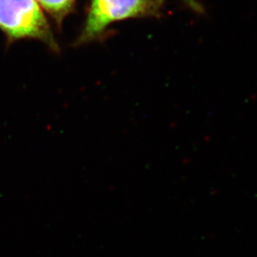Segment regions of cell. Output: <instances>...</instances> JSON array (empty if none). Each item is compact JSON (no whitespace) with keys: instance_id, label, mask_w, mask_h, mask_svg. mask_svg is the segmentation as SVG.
Wrapping results in <instances>:
<instances>
[{"instance_id":"obj_2","label":"cell","mask_w":257,"mask_h":257,"mask_svg":"<svg viewBox=\"0 0 257 257\" xmlns=\"http://www.w3.org/2000/svg\"><path fill=\"white\" fill-rule=\"evenodd\" d=\"M165 0H91L78 44L97 39L110 25L136 18L157 17Z\"/></svg>"},{"instance_id":"obj_1","label":"cell","mask_w":257,"mask_h":257,"mask_svg":"<svg viewBox=\"0 0 257 257\" xmlns=\"http://www.w3.org/2000/svg\"><path fill=\"white\" fill-rule=\"evenodd\" d=\"M0 31L9 41L36 39L58 51L50 25L37 0H0Z\"/></svg>"},{"instance_id":"obj_4","label":"cell","mask_w":257,"mask_h":257,"mask_svg":"<svg viewBox=\"0 0 257 257\" xmlns=\"http://www.w3.org/2000/svg\"><path fill=\"white\" fill-rule=\"evenodd\" d=\"M186 4L189 5L190 7L192 8V10H196V11H201V6L196 1V0H183Z\"/></svg>"},{"instance_id":"obj_3","label":"cell","mask_w":257,"mask_h":257,"mask_svg":"<svg viewBox=\"0 0 257 257\" xmlns=\"http://www.w3.org/2000/svg\"><path fill=\"white\" fill-rule=\"evenodd\" d=\"M60 27L63 20L73 11L76 0H37Z\"/></svg>"}]
</instances>
